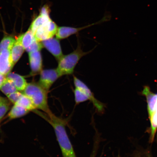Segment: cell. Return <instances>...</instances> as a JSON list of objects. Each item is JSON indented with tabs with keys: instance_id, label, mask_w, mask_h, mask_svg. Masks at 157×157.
<instances>
[{
	"instance_id": "1",
	"label": "cell",
	"mask_w": 157,
	"mask_h": 157,
	"mask_svg": "<svg viewBox=\"0 0 157 157\" xmlns=\"http://www.w3.org/2000/svg\"><path fill=\"white\" fill-rule=\"evenodd\" d=\"M49 8L44 6L40 14L33 21L29 29L39 42L52 38L56 35L58 27L50 17Z\"/></svg>"
},
{
	"instance_id": "2",
	"label": "cell",
	"mask_w": 157,
	"mask_h": 157,
	"mask_svg": "<svg viewBox=\"0 0 157 157\" xmlns=\"http://www.w3.org/2000/svg\"><path fill=\"white\" fill-rule=\"evenodd\" d=\"M42 117H44L53 128L62 157H77L66 132L65 121L52 113L49 114L46 113V115H43Z\"/></svg>"
},
{
	"instance_id": "3",
	"label": "cell",
	"mask_w": 157,
	"mask_h": 157,
	"mask_svg": "<svg viewBox=\"0 0 157 157\" xmlns=\"http://www.w3.org/2000/svg\"><path fill=\"white\" fill-rule=\"evenodd\" d=\"M48 93L39 84L35 83L27 84L23 91V94L30 98L36 109L49 114L52 112L48 105Z\"/></svg>"
},
{
	"instance_id": "4",
	"label": "cell",
	"mask_w": 157,
	"mask_h": 157,
	"mask_svg": "<svg viewBox=\"0 0 157 157\" xmlns=\"http://www.w3.org/2000/svg\"><path fill=\"white\" fill-rule=\"evenodd\" d=\"M88 53L84 52L78 45L73 52L67 55H63L58 61V66L56 68L60 77L73 74L75 68L80 59Z\"/></svg>"
},
{
	"instance_id": "5",
	"label": "cell",
	"mask_w": 157,
	"mask_h": 157,
	"mask_svg": "<svg viewBox=\"0 0 157 157\" xmlns=\"http://www.w3.org/2000/svg\"><path fill=\"white\" fill-rule=\"evenodd\" d=\"M74 82L75 87L82 90L87 96L89 101L93 104L98 113H102L105 110V105L96 99L89 88L75 76H74Z\"/></svg>"
},
{
	"instance_id": "6",
	"label": "cell",
	"mask_w": 157,
	"mask_h": 157,
	"mask_svg": "<svg viewBox=\"0 0 157 157\" xmlns=\"http://www.w3.org/2000/svg\"><path fill=\"white\" fill-rule=\"evenodd\" d=\"M60 77L56 68L43 70L40 72L38 84L48 92L53 84Z\"/></svg>"
},
{
	"instance_id": "7",
	"label": "cell",
	"mask_w": 157,
	"mask_h": 157,
	"mask_svg": "<svg viewBox=\"0 0 157 157\" xmlns=\"http://www.w3.org/2000/svg\"><path fill=\"white\" fill-rule=\"evenodd\" d=\"M42 46L58 61L63 56L59 40L54 37L41 42Z\"/></svg>"
},
{
	"instance_id": "8",
	"label": "cell",
	"mask_w": 157,
	"mask_h": 157,
	"mask_svg": "<svg viewBox=\"0 0 157 157\" xmlns=\"http://www.w3.org/2000/svg\"><path fill=\"white\" fill-rule=\"evenodd\" d=\"M14 65L11 58V51H2L0 52V73L6 75L10 73Z\"/></svg>"
},
{
	"instance_id": "9",
	"label": "cell",
	"mask_w": 157,
	"mask_h": 157,
	"mask_svg": "<svg viewBox=\"0 0 157 157\" xmlns=\"http://www.w3.org/2000/svg\"><path fill=\"white\" fill-rule=\"evenodd\" d=\"M102 21H101L98 23H93V24L88 25L87 26L79 27V28H74V27L66 26L58 27L56 35V38L59 40L67 38L68 37L71 36L72 35L76 34L82 29L88 28L92 25L97 24V23H99Z\"/></svg>"
},
{
	"instance_id": "10",
	"label": "cell",
	"mask_w": 157,
	"mask_h": 157,
	"mask_svg": "<svg viewBox=\"0 0 157 157\" xmlns=\"http://www.w3.org/2000/svg\"><path fill=\"white\" fill-rule=\"evenodd\" d=\"M142 94L146 98L149 117L150 119L156 109L157 94L152 93L151 91L150 87L146 86L143 90Z\"/></svg>"
},
{
	"instance_id": "11",
	"label": "cell",
	"mask_w": 157,
	"mask_h": 157,
	"mask_svg": "<svg viewBox=\"0 0 157 157\" xmlns=\"http://www.w3.org/2000/svg\"><path fill=\"white\" fill-rule=\"evenodd\" d=\"M29 63L32 73L36 74L41 72L42 68V60L40 51L29 53Z\"/></svg>"
},
{
	"instance_id": "12",
	"label": "cell",
	"mask_w": 157,
	"mask_h": 157,
	"mask_svg": "<svg viewBox=\"0 0 157 157\" xmlns=\"http://www.w3.org/2000/svg\"><path fill=\"white\" fill-rule=\"evenodd\" d=\"M25 49L22 44V35L16 40L11 50V54L13 63L14 64L18 61L24 52Z\"/></svg>"
},
{
	"instance_id": "13",
	"label": "cell",
	"mask_w": 157,
	"mask_h": 157,
	"mask_svg": "<svg viewBox=\"0 0 157 157\" xmlns=\"http://www.w3.org/2000/svg\"><path fill=\"white\" fill-rule=\"evenodd\" d=\"M6 77L12 80L17 90L23 91L27 85L26 80L24 77L18 74L10 72Z\"/></svg>"
},
{
	"instance_id": "14",
	"label": "cell",
	"mask_w": 157,
	"mask_h": 157,
	"mask_svg": "<svg viewBox=\"0 0 157 157\" xmlns=\"http://www.w3.org/2000/svg\"><path fill=\"white\" fill-rule=\"evenodd\" d=\"M29 111L17 104L13 106L8 114L10 119L17 118L24 116L29 113Z\"/></svg>"
},
{
	"instance_id": "15",
	"label": "cell",
	"mask_w": 157,
	"mask_h": 157,
	"mask_svg": "<svg viewBox=\"0 0 157 157\" xmlns=\"http://www.w3.org/2000/svg\"><path fill=\"white\" fill-rule=\"evenodd\" d=\"M0 90L7 96L17 91V90L12 80L8 79L6 77L0 88Z\"/></svg>"
},
{
	"instance_id": "16",
	"label": "cell",
	"mask_w": 157,
	"mask_h": 157,
	"mask_svg": "<svg viewBox=\"0 0 157 157\" xmlns=\"http://www.w3.org/2000/svg\"><path fill=\"white\" fill-rule=\"evenodd\" d=\"M36 40L32 31L29 29L22 34V44L25 50L29 48Z\"/></svg>"
},
{
	"instance_id": "17",
	"label": "cell",
	"mask_w": 157,
	"mask_h": 157,
	"mask_svg": "<svg viewBox=\"0 0 157 157\" xmlns=\"http://www.w3.org/2000/svg\"><path fill=\"white\" fill-rule=\"evenodd\" d=\"M16 104L21 106L29 111L34 110L36 109L30 98L23 94L18 102Z\"/></svg>"
},
{
	"instance_id": "18",
	"label": "cell",
	"mask_w": 157,
	"mask_h": 157,
	"mask_svg": "<svg viewBox=\"0 0 157 157\" xmlns=\"http://www.w3.org/2000/svg\"><path fill=\"white\" fill-rule=\"evenodd\" d=\"M15 41V39L12 36L5 37L0 43V52L4 50L11 51Z\"/></svg>"
},
{
	"instance_id": "19",
	"label": "cell",
	"mask_w": 157,
	"mask_h": 157,
	"mask_svg": "<svg viewBox=\"0 0 157 157\" xmlns=\"http://www.w3.org/2000/svg\"><path fill=\"white\" fill-rule=\"evenodd\" d=\"M75 100L76 105L89 100L87 96L82 90L75 87L74 90Z\"/></svg>"
},
{
	"instance_id": "20",
	"label": "cell",
	"mask_w": 157,
	"mask_h": 157,
	"mask_svg": "<svg viewBox=\"0 0 157 157\" xmlns=\"http://www.w3.org/2000/svg\"><path fill=\"white\" fill-rule=\"evenodd\" d=\"M42 43L36 40L30 46L26 49L27 52H31L40 51L43 48Z\"/></svg>"
},
{
	"instance_id": "21",
	"label": "cell",
	"mask_w": 157,
	"mask_h": 157,
	"mask_svg": "<svg viewBox=\"0 0 157 157\" xmlns=\"http://www.w3.org/2000/svg\"><path fill=\"white\" fill-rule=\"evenodd\" d=\"M23 94H21L18 92H16L15 93L10 94L7 96L10 101L13 103L14 105L17 104L21 98L22 97Z\"/></svg>"
},
{
	"instance_id": "22",
	"label": "cell",
	"mask_w": 157,
	"mask_h": 157,
	"mask_svg": "<svg viewBox=\"0 0 157 157\" xmlns=\"http://www.w3.org/2000/svg\"><path fill=\"white\" fill-rule=\"evenodd\" d=\"M9 109L10 105L8 101L0 106V120L4 116Z\"/></svg>"
},
{
	"instance_id": "23",
	"label": "cell",
	"mask_w": 157,
	"mask_h": 157,
	"mask_svg": "<svg viewBox=\"0 0 157 157\" xmlns=\"http://www.w3.org/2000/svg\"><path fill=\"white\" fill-rule=\"evenodd\" d=\"M5 75L0 73V88L1 87L2 85L4 82L6 78V76Z\"/></svg>"
},
{
	"instance_id": "24",
	"label": "cell",
	"mask_w": 157,
	"mask_h": 157,
	"mask_svg": "<svg viewBox=\"0 0 157 157\" xmlns=\"http://www.w3.org/2000/svg\"><path fill=\"white\" fill-rule=\"evenodd\" d=\"M7 102V101L6 99H3V98H0V106L3 105V104Z\"/></svg>"
},
{
	"instance_id": "25",
	"label": "cell",
	"mask_w": 157,
	"mask_h": 157,
	"mask_svg": "<svg viewBox=\"0 0 157 157\" xmlns=\"http://www.w3.org/2000/svg\"><path fill=\"white\" fill-rule=\"evenodd\" d=\"M94 157V155H93V156H92V157Z\"/></svg>"
},
{
	"instance_id": "26",
	"label": "cell",
	"mask_w": 157,
	"mask_h": 157,
	"mask_svg": "<svg viewBox=\"0 0 157 157\" xmlns=\"http://www.w3.org/2000/svg\"><path fill=\"white\" fill-rule=\"evenodd\" d=\"M118 157H120L119 156ZM140 157V156H137V157Z\"/></svg>"
}]
</instances>
